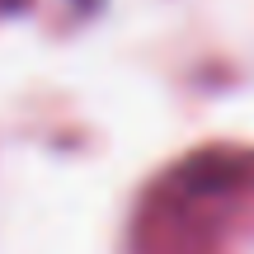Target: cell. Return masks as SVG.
<instances>
[{"instance_id": "obj_1", "label": "cell", "mask_w": 254, "mask_h": 254, "mask_svg": "<svg viewBox=\"0 0 254 254\" xmlns=\"http://www.w3.org/2000/svg\"><path fill=\"white\" fill-rule=\"evenodd\" d=\"M236 184V165L221 155H202L170 174L136 221V254H212Z\"/></svg>"}]
</instances>
